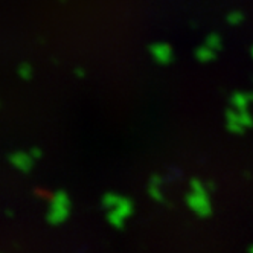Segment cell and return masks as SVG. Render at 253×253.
<instances>
[{
  "mask_svg": "<svg viewBox=\"0 0 253 253\" xmlns=\"http://www.w3.org/2000/svg\"><path fill=\"white\" fill-rule=\"evenodd\" d=\"M247 253H253V244H252V246L249 247V250H247Z\"/></svg>",
  "mask_w": 253,
  "mask_h": 253,
  "instance_id": "cell-17",
  "label": "cell"
},
{
  "mask_svg": "<svg viewBox=\"0 0 253 253\" xmlns=\"http://www.w3.org/2000/svg\"><path fill=\"white\" fill-rule=\"evenodd\" d=\"M252 57H253V47H252Z\"/></svg>",
  "mask_w": 253,
  "mask_h": 253,
  "instance_id": "cell-18",
  "label": "cell"
},
{
  "mask_svg": "<svg viewBox=\"0 0 253 253\" xmlns=\"http://www.w3.org/2000/svg\"><path fill=\"white\" fill-rule=\"evenodd\" d=\"M72 212V202L70 197L64 189H58L53 192L49 202V209L46 213V220L52 226L63 224Z\"/></svg>",
  "mask_w": 253,
  "mask_h": 253,
  "instance_id": "cell-3",
  "label": "cell"
},
{
  "mask_svg": "<svg viewBox=\"0 0 253 253\" xmlns=\"http://www.w3.org/2000/svg\"><path fill=\"white\" fill-rule=\"evenodd\" d=\"M226 128L232 134H244L246 126L240 122L238 110H235L233 107H229L226 110Z\"/></svg>",
  "mask_w": 253,
  "mask_h": 253,
  "instance_id": "cell-6",
  "label": "cell"
},
{
  "mask_svg": "<svg viewBox=\"0 0 253 253\" xmlns=\"http://www.w3.org/2000/svg\"><path fill=\"white\" fill-rule=\"evenodd\" d=\"M8 160L9 164L23 174H28L31 172L32 167H34V157L29 154V153H25V151H14V153H9L8 156Z\"/></svg>",
  "mask_w": 253,
  "mask_h": 253,
  "instance_id": "cell-5",
  "label": "cell"
},
{
  "mask_svg": "<svg viewBox=\"0 0 253 253\" xmlns=\"http://www.w3.org/2000/svg\"><path fill=\"white\" fill-rule=\"evenodd\" d=\"M206 189H208L209 192H215V191H216V186H215L213 182H211V180H209V182L206 183Z\"/></svg>",
  "mask_w": 253,
  "mask_h": 253,
  "instance_id": "cell-15",
  "label": "cell"
},
{
  "mask_svg": "<svg viewBox=\"0 0 253 253\" xmlns=\"http://www.w3.org/2000/svg\"><path fill=\"white\" fill-rule=\"evenodd\" d=\"M189 209L200 218H209L212 215V206L209 200V191L200 178H192L189 185V192L185 197Z\"/></svg>",
  "mask_w": 253,
  "mask_h": 253,
  "instance_id": "cell-2",
  "label": "cell"
},
{
  "mask_svg": "<svg viewBox=\"0 0 253 253\" xmlns=\"http://www.w3.org/2000/svg\"><path fill=\"white\" fill-rule=\"evenodd\" d=\"M238 118H240V122L247 128H252L253 126V116L250 115V112H238Z\"/></svg>",
  "mask_w": 253,
  "mask_h": 253,
  "instance_id": "cell-12",
  "label": "cell"
},
{
  "mask_svg": "<svg viewBox=\"0 0 253 253\" xmlns=\"http://www.w3.org/2000/svg\"><path fill=\"white\" fill-rule=\"evenodd\" d=\"M250 104H253V92H235L230 96V107H233L238 112H247Z\"/></svg>",
  "mask_w": 253,
  "mask_h": 253,
  "instance_id": "cell-7",
  "label": "cell"
},
{
  "mask_svg": "<svg viewBox=\"0 0 253 253\" xmlns=\"http://www.w3.org/2000/svg\"><path fill=\"white\" fill-rule=\"evenodd\" d=\"M148 52H150L151 58L154 60V63H157L160 66L171 64L174 60L172 47L168 43H153V44H150Z\"/></svg>",
  "mask_w": 253,
  "mask_h": 253,
  "instance_id": "cell-4",
  "label": "cell"
},
{
  "mask_svg": "<svg viewBox=\"0 0 253 253\" xmlns=\"http://www.w3.org/2000/svg\"><path fill=\"white\" fill-rule=\"evenodd\" d=\"M205 44H206L208 47L213 49L215 52H216V50H220V49H221V37H220L218 34L212 32V34H209L208 37H206Z\"/></svg>",
  "mask_w": 253,
  "mask_h": 253,
  "instance_id": "cell-10",
  "label": "cell"
},
{
  "mask_svg": "<svg viewBox=\"0 0 253 253\" xmlns=\"http://www.w3.org/2000/svg\"><path fill=\"white\" fill-rule=\"evenodd\" d=\"M75 74H77L80 78H84V77H85V72H84V70H81V67L75 69Z\"/></svg>",
  "mask_w": 253,
  "mask_h": 253,
  "instance_id": "cell-16",
  "label": "cell"
},
{
  "mask_svg": "<svg viewBox=\"0 0 253 253\" xmlns=\"http://www.w3.org/2000/svg\"><path fill=\"white\" fill-rule=\"evenodd\" d=\"M160 183H162V178L159 175H151L150 178V183H148V194L150 197L153 198L154 202H159V203H164L165 202V198H164V194H162L160 191Z\"/></svg>",
  "mask_w": 253,
  "mask_h": 253,
  "instance_id": "cell-8",
  "label": "cell"
},
{
  "mask_svg": "<svg viewBox=\"0 0 253 253\" xmlns=\"http://www.w3.org/2000/svg\"><path fill=\"white\" fill-rule=\"evenodd\" d=\"M29 154L34 157V160H37V159H40V157H42V150H40V148H37V147H32V148L29 150Z\"/></svg>",
  "mask_w": 253,
  "mask_h": 253,
  "instance_id": "cell-14",
  "label": "cell"
},
{
  "mask_svg": "<svg viewBox=\"0 0 253 253\" xmlns=\"http://www.w3.org/2000/svg\"><path fill=\"white\" fill-rule=\"evenodd\" d=\"M19 75L23 81H29L32 78V67L28 63H22L19 66Z\"/></svg>",
  "mask_w": 253,
  "mask_h": 253,
  "instance_id": "cell-11",
  "label": "cell"
},
{
  "mask_svg": "<svg viewBox=\"0 0 253 253\" xmlns=\"http://www.w3.org/2000/svg\"><path fill=\"white\" fill-rule=\"evenodd\" d=\"M101 205L107 211V221L115 229H122L125 221L134 212V203L131 198L119 195L113 191H107L102 195Z\"/></svg>",
  "mask_w": 253,
  "mask_h": 253,
  "instance_id": "cell-1",
  "label": "cell"
},
{
  "mask_svg": "<svg viewBox=\"0 0 253 253\" xmlns=\"http://www.w3.org/2000/svg\"><path fill=\"white\" fill-rule=\"evenodd\" d=\"M243 20H244V15H243V12H240V11H232V12L227 15V23H229V25H240Z\"/></svg>",
  "mask_w": 253,
  "mask_h": 253,
  "instance_id": "cell-13",
  "label": "cell"
},
{
  "mask_svg": "<svg viewBox=\"0 0 253 253\" xmlns=\"http://www.w3.org/2000/svg\"><path fill=\"white\" fill-rule=\"evenodd\" d=\"M194 55H195V60L197 61H200V63H211L216 58V52L211 47H208L206 44H202V46H198L194 52Z\"/></svg>",
  "mask_w": 253,
  "mask_h": 253,
  "instance_id": "cell-9",
  "label": "cell"
}]
</instances>
